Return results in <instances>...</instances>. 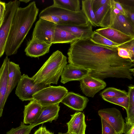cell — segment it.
<instances>
[{
	"instance_id": "28",
	"label": "cell",
	"mask_w": 134,
	"mask_h": 134,
	"mask_svg": "<svg viewBox=\"0 0 134 134\" xmlns=\"http://www.w3.org/2000/svg\"><path fill=\"white\" fill-rule=\"evenodd\" d=\"M118 1L124 9L128 19L134 25V0Z\"/></svg>"
},
{
	"instance_id": "3",
	"label": "cell",
	"mask_w": 134,
	"mask_h": 134,
	"mask_svg": "<svg viewBox=\"0 0 134 134\" xmlns=\"http://www.w3.org/2000/svg\"><path fill=\"white\" fill-rule=\"evenodd\" d=\"M67 63L66 57L61 51L57 50L52 54L31 78L38 83L57 84Z\"/></svg>"
},
{
	"instance_id": "1",
	"label": "cell",
	"mask_w": 134,
	"mask_h": 134,
	"mask_svg": "<svg viewBox=\"0 0 134 134\" xmlns=\"http://www.w3.org/2000/svg\"><path fill=\"white\" fill-rule=\"evenodd\" d=\"M117 48L97 44L90 39H79L70 44L68 62L85 68L89 71V75L101 79L114 77L131 80L134 62L119 57Z\"/></svg>"
},
{
	"instance_id": "39",
	"label": "cell",
	"mask_w": 134,
	"mask_h": 134,
	"mask_svg": "<svg viewBox=\"0 0 134 134\" xmlns=\"http://www.w3.org/2000/svg\"><path fill=\"white\" fill-rule=\"evenodd\" d=\"M114 7L119 10L124 16L128 18L125 10L121 3L118 0H113Z\"/></svg>"
},
{
	"instance_id": "6",
	"label": "cell",
	"mask_w": 134,
	"mask_h": 134,
	"mask_svg": "<svg viewBox=\"0 0 134 134\" xmlns=\"http://www.w3.org/2000/svg\"><path fill=\"white\" fill-rule=\"evenodd\" d=\"M68 92L64 86H51L34 94L33 99L43 107L59 104Z\"/></svg>"
},
{
	"instance_id": "40",
	"label": "cell",
	"mask_w": 134,
	"mask_h": 134,
	"mask_svg": "<svg viewBox=\"0 0 134 134\" xmlns=\"http://www.w3.org/2000/svg\"><path fill=\"white\" fill-rule=\"evenodd\" d=\"M41 134H53V133L47 130L45 126H42Z\"/></svg>"
},
{
	"instance_id": "38",
	"label": "cell",
	"mask_w": 134,
	"mask_h": 134,
	"mask_svg": "<svg viewBox=\"0 0 134 134\" xmlns=\"http://www.w3.org/2000/svg\"><path fill=\"white\" fill-rule=\"evenodd\" d=\"M6 3L0 1V27L3 20L6 9Z\"/></svg>"
},
{
	"instance_id": "30",
	"label": "cell",
	"mask_w": 134,
	"mask_h": 134,
	"mask_svg": "<svg viewBox=\"0 0 134 134\" xmlns=\"http://www.w3.org/2000/svg\"><path fill=\"white\" fill-rule=\"evenodd\" d=\"M33 128L30 125H26L21 121L19 127L12 128L6 134H29Z\"/></svg>"
},
{
	"instance_id": "8",
	"label": "cell",
	"mask_w": 134,
	"mask_h": 134,
	"mask_svg": "<svg viewBox=\"0 0 134 134\" xmlns=\"http://www.w3.org/2000/svg\"><path fill=\"white\" fill-rule=\"evenodd\" d=\"M20 4L18 0L6 3L4 19L0 27V58L5 52V47L10 32L12 20L17 8Z\"/></svg>"
},
{
	"instance_id": "7",
	"label": "cell",
	"mask_w": 134,
	"mask_h": 134,
	"mask_svg": "<svg viewBox=\"0 0 134 134\" xmlns=\"http://www.w3.org/2000/svg\"><path fill=\"white\" fill-rule=\"evenodd\" d=\"M51 86L36 82L27 75L23 74L18 83L15 94L22 101L33 100L34 94L45 88Z\"/></svg>"
},
{
	"instance_id": "12",
	"label": "cell",
	"mask_w": 134,
	"mask_h": 134,
	"mask_svg": "<svg viewBox=\"0 0 134 134\" xmlns=\"http://www.w3.org/2000/svg\"><path fill=\"white\" fill-rule=\"evenodd\" d=\"M52 44H48L37 38L32 37L25 49L26 55L31 57H38L48 53Z\"/></svg>"
},
{
	"instance_id": "21",
	"label": "cell",
	"mask_w": 134,
	"mask_h": 134,
	"mask_svg": "<svg viewBox=\"0 0 134 134\" xmlns=\"http://www.w3.org/2000/svg\"><path fill=\"white\" fill-rule=\"evenodd\" d=\"M22 75L19 65L9 61L8 67V79L7 93L5 101L21 78Z\"/></svg>"
},
{
	"instance_id": "26",
	"label": "cell",
	"mask_w": 134,
	"mask_h": 134,
	"mask_svg": "<svg viewBox=\"0 0 134 134\" xmlns=\"http://www.w3.org/2000/svg\"><path fill=\"white\" fill-rule=\"evenodd\" d=\"M90 39L95 43L112 47L117 48L122 45L119 44L111 41L97 33L95 31H93Z\"/></svg>"
},
{
	"instance_id": "25",
	"label": "cell",
	"mask_w": 134,
	"mask_h": 134,
	"mask_svg": "<svg viewBox=\"0 0 134 134\" xmlns=\"http://www.w3.org/2000/svg\"><path fill=\"white\" fill-rule=\"evenodd\" d=\"M92 0H83L82 1V9L89 23L92 26H99L96 21L94 13L91 6Z\"/></svg>"
},
{
	"instance_id": "4",
	"label": "cell",
	"mask_w": 134,
	"mask_h": 134,
	"mask_svg": "<svg viewBox=\"0 0 134 134\" xmlns=\"http://www.w3.org/2000/svg\"><path fill=\"white\" fill-rule=\"evenodd\" d=\"M99 26L102 28H112L134 37V25L121 13L116 14L114 12L111 0L110 6Z\"/></svg>"
},
{
	"instance_id": "34",
	"label": "cell",
	"mask_w": 134,
	"mask_h": 134,
	"mask_svg": "<svg viewBox=\"0 0 134 134\" xmlns=\"http://www.w3.org/2000/svg\"><path fill=\"white\" fill-rule=\"evenodd\" d=\"M39 18L52 22L57 25H59L61 20L57 16L50 14L40 15Z\"/></svg>"
},
{
	"instance_id": "35",
	"label": "cell",
	"mask_w": 134,
	"mask_h": 134,
	"mask_svg": "<svg viewBox=\"0 0 134 134\" xmlns=\"http://www.w3.org/2000/svg\"><path fill=\"white\" fill-rule=\"evenodd\" d=\"M109 0H92L91 6L94 13L106 3Z\"/></svg>"
},
{
	"instance_id": "17",
	"label": "cell",
	"mask_w": 134,
	"mask_h": 134,
	"mask_svg": "<svg viewBox=\"0 0 134 134\" xmlns=\"http://www.w3.org/2000/svg\"><path fill=\"white\" fill-rule=\"evenodd\" d=\"M70 120L66 123L67 132L71 134H85L86 125L84 114L78 111L70 115Z\"/></svg>"
},
{
	"instance_id": "37",
	"label": "cell",
	"mask_w": 134,
	"mask_h": 134,
	"mask_svg": "<svg viewBox=\"0 0 134 134\" xmlns=\"http://www.w3.org/2000/svg\"><path fill=\"white\" fill-rule=\"evenodd\" d=\"M124 133L134 134V123L126 122Z\"/></svg>"
},
{
	"instance_id": "13",
	"label": "cell",
	"mask_w": 134,
	"mask_h": 134,
	"mask_svg": "<svg viewBox=\"0 0 134 134\" xmlns=\"http://www.w3.org/2000/svg\"><path fill=\"white\" fill-rule=\"evenodd\" d=\"M89 71L83 68L70 64L66 65L63 69L61 75V82L65 84L70 81H80L89 75Z\"/></svg>"
},
{
	"instance_id": "27",
	"label": "cell",
	"mask_w": 134,
	"mask_h": 134,
	"mask_svg": "<svg viewBox=\"0 0 134 134\" xmlns=\"http://www.w3.org/2000/svg\"><path fill=\"white\" fill-rule=\"evenodd\" d=\"M100 95L102 98H114L127 96L128 92L113 87L106 88L102 91Z\"/></svg>"
},
{
	"instance_id": "20",
	"label": "cell",
	"mask_w": 134,
	"mask_h": 134,
	"mask_svg": "<svg viewBox=\"0 0 134 134\" xmlns=\"http://www.w3.org/2000/svg\"><path fill=\"white\" fill-rule=\"evenodd\" d=\"M43 107L33 100L25 106L23 122L25 124H32L40 115Z\"/></svg>"
},
{
	"instance_id": "19",
	"label": "cell",
	"mask_w": 134,
	"mask_h": 134,
	"mask_svg": "<svg viewBox=\"0 0 134 134\" xmlns=\"http://www.w3.org/2000/svg\"><path fill=\"white\" fill-rule=\"evenodd\" d=\"M56 27L71 33L79 39H90L93 32L90 23L86 26L57 25Z\"/></svg>"
},
{
	"instance_id": "23",
	"label": "cell",
	"mask_w": 134,
	"mask_h": 134,
	"mask_svg": "<svg viewBox=\"0 0 134 134\" xmlns=\"http://www.w3.org/2000/svg\"><path fill=\"white\" fill-rule=\"evenodd\" d=\"M53 5L69 11L77 12L81 10L79 0H54Z\"/></svg>"
},
{
	"instance_id": "31",
	"label": "cell",
	"mask_w": 134,
	"mask_h": 134,
	"mask_svg": "<svg viewBox=\"0 0 134 134\" xmlns=\"http://www.w3.org/2000/svg\"><path fill=\"white\" fill-rule=\"evenodd\" d=\"M110 2L111 0H109L106 3L100 7L94 13L96 21L99 25L109 7Z\"/></svg>"
},
{
	"instance_id": "42",
	"label": "cell",
	"mask_w": 134,
	"mask_h": 134,
	"mask_svg": "<svg viewBox=\"0 0 134 134\" xmlns=\"http://www.w3.org/2000/svg\"><path fill=\"white\" fill-rule=\"evenodd\" d=\"M19 1L20 2H23L25 3H27L29 2H30V0H19Z\"/></svg>"
},
{
	"instance_id": "32",
	"label": "cell",
	"mask_w": 134,
	"mask_h": 134,
	"mask_svg": "<svg viewBox=\"0 0 134 134\" xmlns=\"http://www.w3.org/2000/svg\"><path fill=\"white\" fill-rule=\"evenodd\" d=\"M102 125V134H116L112 126L105 120L101 118Z\"/></svg>"
},
{
	"instance_id": "11",
	"label": "cell",
	"mask_w": 134,
	"mask_h": 134,
	"mask_svg": "<svg viewBox=\"0 0 134 134\" xmlns=\"http://www.w3.org/2000/svg\"><path fill=\"white\" fill-rule=\"evenodd\" d=\"M82 92L88 97H93L95 94L106 86L103 80L88 75L79 81Z\"/></svg>"
},
{
	"instance_id": "10",
	"label": "cell",
	"mask_w": 134,
	"mask_h": 134,
	"mask_svg": "<svg viewBox=\"0 0 134 134\" xmlns=\"http://www.w3.org/2000/svg\"><path fill=\"white\" fill-rule=\"evenodd\" d=\"M57 25L49 21L39 18L34 29L32 37L50 44H52Z\"/></svg>"
},
{
	"instance_id": "29",
	"label": "cell",
	"mask_w": 134,
	"mask_h": 134,
	"mask_svg": "<svg viewBox=\"0 0 134 134\" xmlns=\"http://www.w3.org/2000/svg\"><path fill=\"white\" fill-rule=\"evenodd\" d=\"M103 99L107 102L121 106L124 108L126 110L128 106L129 98L128 96L114 98H102Z\"/></svg>"
},
{
	"instance_id": "15",
	"label": "cell",
	"mask_w": 134,
	"mask_h": 134,
	"mask_svg": "<svg viewBox=\"0 0 134 134\" xmlns=\"http://www.w3.org/2000/svg\"><path fill=\"white\" fill-rule=\"evenodd\" d=\"M95 31L111 41L119 44L126 43L134 40V37L109 27L98 29Z\"/></svg>"
},
{
	"instance_id": "5",
	"label": "cell",
	"mask_w": 134,
	"mask_h": 134,
	"mask_svg": "<svg viewBox=\"0 0 134 134\" xmlns=\"http://www.w3.org/2000/svg\"><path fill=\"white\" fill-rule=\"evenodd\" d=\"M39 14L57 16L61 20L59 25L84 26L88 25L89 23L81 10L79 12H73L52 5L44 9Z\"/></svg>"
},
{
	"instance_id": "18",
	"label": "cell",
	"mask_w": 134,
	"mask_h": 134,
	"mask_svg": "<svg viewBox=\"0 0 134 134\" xmlns=\"http://www.w3.org/2000/svg\"><path fill=\"white\" fill-rule=\"evenodd\" d=\"M60 109L59 104L43 107L37 118L32 124L30 125L34 128L38 125L46 122H51L53 120H56L59 116Z\"/></svg>"
},
{
	"instance_id": "41",
	"label": "cell",
	"mask_w": 134,
	"mask_h": 134,
	"mask_svg": "<svg viewBox=\"0 0 134 134\" xmlns=\"http://www.w3.org/2000/svg\"><path fill=\"white\" fill-rule=\"evenodd\" d=\"M42 126L40 127L39 128L36 130L34 134H41V130Z\"/></svg>"
},
{
	"instance_id": "22",
	"label": "cell",
	"mask_w": 134,
	"mask_h": 134,
	"mask_svg": "<svg viewBox=\"0 0 134 134\" xmlns=\"http://www.w3.org/2000/svg\"><path fill=\"white\" fill-rule=\"evenodd\" d=\"M79 38L71 33L56 27L52 44L71 43Z\"/></svg>"
},
{
	"instance_id": "43",
	"label": "cell",
	"mask_w": 134,
	"mask_h": 134,
	"mask_svg": "<svg viewBox=\"0 0 134 134\" xmlns=\"http://www.w3.org/2000/svg\"><path fill=\"white\" fill-rule=\"evenodd\" d=\"M58 134H70V133H68V132H66V133H61V132H59L58 133Z\"/></svg>"
},
{
	"instance_id": "24",
	"label": "cell",
	"mask_w": 134,
	"mask_h": 134,
	"mask_svg": "<svg viewBox=\"0 0 134 134\" xmlns=\"http://www.w3.org/2000/svg\"><path fill=\"white\" fill-rule=\"evenodd\" d=\"M129 98L128 106L126 110L127 117L126 122L134 123V86L130 85L128 86Z\"/></svg>"
},
{
	"instance_id": "33",
	"label": "cell",
	"mask_w": 134,
	"mask_h": 134,
	"mask_svg": "<svg viewBox=\"0 0 134 134\" xmlns=\"http://www.w3.org/2000/svg\"><path fill=\"white\" fill-rule=\"evenodd\" d=\"M134 40L128 43L121 45L119 47L125 48L129 52L132 61L134 62Z\"/></svg>"
},
{
	"instance_id": "2",
	"label": "cell",
	"mask_w": 134,
	"mask_h": 134,
	"mask_svg": "<svg viewBox=\"0 0 134 134\" xmlns=\"http://www.w3.org/2000/svg\"><path fill=\"white\" fill-rule=\"evenodd\" d=\"M38 12L35 1L25 7H19L17 8L5 46V52L7 56L17 53L35 21Z\"/></svg>"
},
{
	"instance_id": "36",
	"label": "cell",
	"mask_w": 134,
	"mask_h": 134,
	"mask_svg": "<svg viewBox=\"0 0 134 134\" xmlns=\"http://www.w3.org/2000/svg\"><path fill=\"white\" fill-rule=\"evenodd\" d=\"M117 50L118 54L119 57L123 58L129 59L131 61L129 53L126 49L119 47Z\"/></svg>"
},
{
	"instance_id": "16",
	"label": "cell",
	"mask_w": 134,
	"mask_h": 134,
	"mask_svg": "<svg viewBox=\"0 0 134 134\" xmlns=\"http://www.w3.org/2000/svg\"><path fill=\"white\" fill-rule=\"evenodd\" d=\"M88 101L86 97L73 92H69L61 102L72 109L81 111L85 108Z\"/></svg>"
},
{
	"instance_id": "14",
	"label": "cell",
	"mask_w": 134,
	"mask_h": 134,
	"mask_svg": "<svg viewBox=\"0 0 134 134\" xmlns=\"http://www.w3.org/2000/svg\"><path fill=\"white\" fill-rule=\"evenodd\" d=\"M10 59L7 56L0 68V118L2 116L6 102L8 79V67Z\"/></svg>"
},
{
	"instance_id": "9",
	"label": "cell",
	"mask_w": 134,
	"mask_h": 134,
	"mask_svg": "<svg viewBox=\"0 0 134 134\" xmlns=\"http://www.w3.org/2000/svg\"><path fill=\"white\" fill-rule=\"evenodd\" d=\"M100 118L107 122L114 129L116 134L124 133L125 123L120 111L115 108L101 109L98 112Z\"/></svg>"
}]
</instances>
